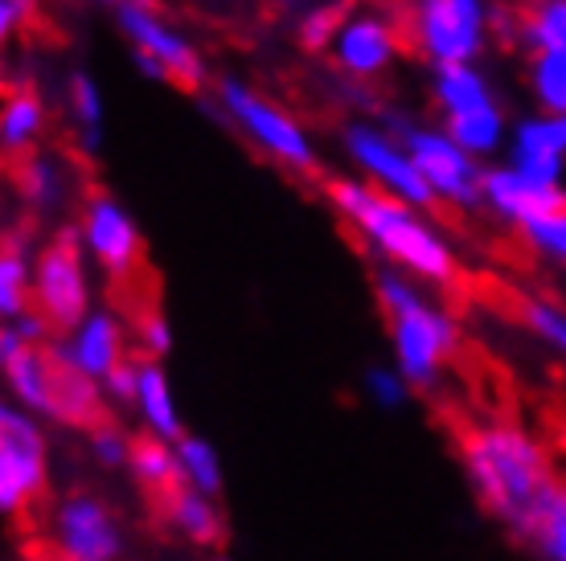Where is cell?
<instances>
[{
    "label": "cell",
    "mask_w": 566,
    "mask_h": 561,
    "mask_svg": "<svg viewBox=\"0 0 566 561\" xmlns=\"http://www.w3.org/2000/svg\"><path fill=\"white\" fill-rule=\"evenodd\" d=\"M439 419L448 426V435L455 438V447L464 451V459L472 464V476L481 484L484 500L496 512L517 520L525 533L538 537L542 512H546V500H551L554 488L538 451L530 447L510 422L481 426L452 402H439Z\"/></svg>",
    "instance_id": "6da1fadb"
},
{
    "label": "cell",
    "mask_w": 566,
    "mask_h": 561,
    "mask_svg": "<svg viewBox=\"0 0 566 561\" xmlns=\"http://www.w3.org/2000/svg\"><path fill=\"white\" fill-rule=\"evenodd\" d=\"M328 193L337 197L340 210L349 213L354 222L366 225L386 251L398 254L402 263H411L415 271H423V275L443 283V295H452L455 311L468 308V299H472V275H464V271L455 267L452 258H448V251H439L436 242L427 239L423 230L407 218V210L398 201H390L382 189H369L366 193V189H354V184H340V181L328 184Z\"/></svg>",
    "instance_id": "7a4b0ae2"
},
{
    "label": "cell",
    "mask_w": 566,
    "mask_h": 561,
    "mask_svg": "<svg viewBox=\"0 0 566 561\" xmlns=\"http://www.w3.org/2000/svg\"><path fill=\"white\" fill-rule=\"evenodd\" d=\"M4 366L13 373L17 390L25 393L33 406L50 410V414H57V419L71 422V426H83L95 438L112 435V419L99 406L91 381L54 345H42V349L21 345L17 349V337H4Z\"/></svg>",
    "instance_id": "3957f363"
},
{
    "label": "cell",
    "mask_w": 566,
    "mask_h": 561,
    "mask_svg": "<svg viewBox=\"0 0 566 561\" xmlns=\"http://www.w3.org/2000/svg\"><path fill=\"white\" fill-rule=\"evenodd\" d=\"M0 500L25 520H33V505L42 500V443L17 414L0 419Z\"/></svg>",
    "instance_id": "277c9868"
},
{
    "label": "cell",
    "mask_w": 566,
    "mask_h": 561,
    "mask_svg": "<svg viewBox=\"0 0 566 561\" xmlns=\"http://www.w3.org/2000/svg\"><path fill=\"white\" fill-rule=\"evenodd\" d=\"M382 299H386V311H390V324H395V337H398V349H402L407 373H411V378H431L436 361L448 357L455 345L452 328L443 320H436V316H427L398 283H386Z\"/></svg>",
    "instance_id": "5b68a950"
},
{
    "label": "cell",
    "mask_w": 566,
    "mask_h": 561,
    "mask_svg": "<svg viewBox=\"0 0 566 561\" xmlns=\"http://www.w3.org/2000/svg\"><path fill=\"white\" fill-rule=\"evenodd\" d=\"M83 275H78V242L74 234H62L57 246L42 258V279H38V299L33 308L42 316V328L50 337L71 332L83 316Z\"/></svg>",
    "instance_id": "8992f818"
},
{
    "label": "cell",
    "mask_w": 566,
    "mask_h": 561,
    "mask_svg": "<svg viewBox=\"0 0 566 561\" xmlns=\"http://www.w3.org/2000/svg\"><path fill=\"white\" fill-rule=\"evenodd\" d=\"M448 357H452L455 373L468 381V390H472V398H476V406L489 410L496 422H510L513 419V385H510V378H505V369L496 366V361H489L481 349L464 345V340H455Z\"/></svg>",
    "instance_id": "52a82bcc"
},
{
    "label": "cell",
    "mask_w": 566,
    "mask_h": 561,
    "mask_svg": "<svg viewBox=\"0 0 566 561\" xmlns=\"http://www.w3.org/2000/svg\"><path fill=\"white\" fill-rule=\"evenodd\" d=\"M427 45L443 62H460L476 50V4L472 0H427Z\"/></svg>",
    "instance_id": "ba28073f"
},
{
    "label": "cell",
    "mask_w": 566,
    "mask_h": 561,
    "mask_svg": "<svg viewBox=\"0 0 566 561\" xmlns=\"http://www.w3.org/2000/svg\"><path fill=\"white\" fill-rule=\"evenodd\" d=\"M354 148H357V156L366 160L369 169L378 172L386 184H395V189H402L407 197H415L419 205H431V210L443 218V222H452V225H460V218H455V210L452 205H443V201H436V193H431V184H427V177H423V169H415V165H407L402 156H395L386 144H378L374 136H366V131H354Z\"/></svg>",
    "instance_id": "9c48e42d"
},
{
    "label": "cell",
    "mask_w": 566,
    "mask_h": 561,
    "mask_svg": "<svg viewBox=\"0 0 566 561\" xmlns=\"http://www.w3.org/2000/svg\"><path fill=\"white\" fill-rule=\"evenodd\" d=\"M489 193L496 197L501 210L517 213L525 222H538V218H558L566 213V197L558 189H551V181H538V177H525V172H496L489 177Z\"/></svg>",
    "instance_id": "30bf717a"
},
{
    "label": "cell",
    "mask_w": 566,
    "mask_h": 561,
    "mask_svg": "<svg viewBox=\"0 0 566 561\" xmlns=\"http://www.w3.org/2000/svg\"><path fill=\"white\" fill-rule=\"evenodd\" d=\"M124 25H128L132 33L140 38L144 50L165 66V78H172V86H181V91H193V86H198V62H193V54H189L177 38H169L144 9L124 4Z\"/></svg>",
    "instance_id": "8fae6325"
},
{
    "label": "cell",
    "mask_w": 566,
    "mask_h": 561,
    "mask_svg": "<svg viewBox=\"0 0 566 561\" xmlns=\"http://www.w3.org/2000/svg\"><path fill=\"white\" fill-rule=\"evenodd\" d=\"M91 246L99 251V258L112 271L132 267V263L144 254L136 230L128 225V218H124V213H115L112 205H103V201L95 205V213H91Z\"/></svg>",
    "instance_id": "7c38bea8"
},
{
    "label": "cell",
    "mask_w": 566,
    "mask_h": 561,
    "mask_svg": "<svg viewBox=\"0 0 566 561\" xmlns=\"http://www.w3.org/2000/svg\"><path fill=\"white\" fill-rule=\"evenodd\" d=\"M415 156H419V169L431 184H439L455 201H472V184H468V165L464 156L455 152L452 144L431 140V136H415Z\"/></svg>",
    "instance_id": "4fadbf2b"
},
{
    "label": "cell",
    "mask_w": 566,
    "mask_h": 561,
    "mask_svg": "<svg viewBox=\"0 0 566 561\" xmlns=\"http://www.w3.org/2000/svg\"><path fill=\"white\" fill-rule=\"evenodd\" d=\"M62 546H66L71 558H112L115 533L107 529L99 508L71 505L62 512Z\"/></svg>",
    "instance_id": "5bb4252c"
},
{
    "label": "cell",
    "mask_w": 566,
    "mask_h": 561,
    "mask_svg": "<svg viewBox=\"0 0 566 561\" xmlns=\"http://www.w3.org/2000/svg\"><path fill=\"white\" fill-rule=\"evenodd\" d=\"M227 98H230V107H234V112H239L242 119H247V124L255 127L259 136H263V140H268L271 148H275V152H283L287 160H300V165H308L304 140H300V131L292 124H287V119H280L275 112H268V107H263V103H255V98H247L239 91V86H230Z\"/></svg>",
    "instance_id": "9a60e30c"
},
{
    "label": "cell",
    "mask_w": 566,
    "mask_h": 561,
    "mask_svg": "<svg viewBox=\"0 0 566 561\" xmlns=\"http://www.w3.org/2000/svg\"><path fill=\"white\" fill-rule=\"evenodd\" d=\"M390 29L374 25V21H361V25L345 29V38H340V57H345V66H354V71H378L390 54Z\"/></svg>",
    "instance_id": "2e32d148"
},
{
    "label": "cell",
    "mask_w": 566,
    "mask_h": 561,
    "mask_svg": "<svg viewBox=\"0 0 566 561\" xmlns=\"http://www.w3.org/2000/svg\"><path fill=\"white\" fill-rule=\"evenodd\" d=\"M472 299H481L489 311L505 316V320H517V324H530V316H534V304H530L513 283H501V279H493V275H472Z\"/></svg>",
    "instance_id": "e0dca14e"
},
{
    "label": "cell",
    "mask_w": 566,
    "mask_h": 561,
    "mask_svg": "<svg viewBox=\"0 0 566 561\" xmlns=\"http://www.w3.org/2000/svg\"><path fill=\"white\" fill-rule=\"evenodd\" d=\"M78 361H83V369H91V373H112V369L119 366V337H115L112 320H95L86 328Z\"/></svg>",
    "instance_id": "ac0fdd59"
},
{
    "label": "cell",
    "mask_w": 566,
    "mask_h": 561,
    "mask_svg": "<svg viewBox=\"0 0 566 561\" xmlns=\"http://www.w3.org/2000/svg\"><path fill=\"white\" fill-rule=\"evenodd\" d=\"M455 119H452V136L464 148H489V144L496 140V115H493V107L489 103H481V107H468V112H452Z\"/></svg>",
    "instance_id": "d6986e66"
},
{
    "label": "cell",
    "mask_w": 566,
    "mask_h": 561,
    "mask_svg": "<svg viewBox=\"0 0 566 561\" xmlns=\"http://www.w3.org/2000/svg\"><path fill=\"white\" fill-rule=\"evenodd\" d=\"M140 398H144V406H148V419L156 422V431H160V435H169V438L181 435V426H177V419H172L165 378H160L156 369H144L140 373Z\"/></svg>",
    "instance_id": "ffe728a7"
},
{
    "label": "cell",
    "mask_w": 566,
    "mask_h": 561,
    "mask_svg": "<svg viewBox=\"0 0 566 561\" xmlns=\"http://www.w3.org/2000/svg\"><path fill=\"white\" fill-rule=\"evenodd\" d=\"M4 95H9L4 136H9V144H21L33 131V124H38V98H33V91H17V86H9Z\"/></svg>",
    "instance_id": "44dd1931"
},
{
    "label": "cell",
    "mask_w": 566,
    "mask_h": 561,
    "mask_svg": "<svg viewBox=\"0 0 566 561\" xmlns=\"http://www.w3.org/2000/svg\"><path fill=\"white\" fill-rule=\"evenodd\" d=\"M443 103L452 107V112H468V107H481L484 103V91L481 83L472 78L468 71H460V66H443Z\"/></svg>",
    "instance_id": "7402d4cb"
},
{
    "label": "cell",
    "mask_w": 566,
    "mask_h": 561,
    "mask_svg": "<svg viewBox=\"0 0 566 561\" xmlns=\"http://www.w3.org/2000/svg\"><path fill=\"white\" fill-rule=\"evenodd\" d=\"M177 520L185 525V533L193 537V541H201V546H213V541H222V529H218L213 512L201 505V500H193V496H185V500H181V512H177Z\"/></svg>",
    "instance_id": "603a6c76"
},
{
    "label": "cell",
    "mask_w": 566,
    "mask_h": 561,
    "mask_svg": "<svg viewBox=\"0 0 566 561\" xmlns=\"http://www.w3.org/2000/svg\"><path fill=\"white\" fill-rule=\"evenodd\" d=\"M538 86H542L546 107H554L558 115H566V54H554L551 50V57H542Z\"/></svg>",
    "instance_id": "cb8c5ba5"
},
{
    "label": "cell",
    "mask_w": 566,
    "mask_h": 561,
    "mask_svg": "<svg viewBox=\"0 0 566 561\" xmlns=\"http://www.w3.org/2000/svg\"><path fill=\"white\" fill-rule=\"evenodd\" d=\"M530 29L538 33V42L554 54H566V4H551L542 13L530 17Z\"/></svg>",
    "instance_id": "d4e9b609"
},
{
    "label": "cell",
    "mask_w": 566,
    "mask_h": 561,
    "mask_svg": "<svg viewBox=\"0 0 566 561\" xmlns=\"http://www.w3.org/2000/svg\"><path fill=\"white\" fill-rule=\"evenodd\" d=\"M181 464L189 476L198 479V488H218V464H213L210 447H201V443H181Z\"/></svg>",
    "instance_id": "484cf974"
},
{
    "label": "cell",
    "mask_w": 566,
    "mask_h": 561,
    "mask_svg": "<svg viewBox=\"0 0 566 561\" xmlns=\"http://www.w3.org/2000/svg\"><path fill=\"white\" fill-rule=\"evenodd\" d=\"M554 169H558V148H546V144H522V172L525 177L551 181Z\"/></svg>",
    "instance_id": "4316f807"
},
{
    "label": "cell",
    "mask_w": 566,
    "mask_h": 561,
    "mask_svg": "<svg viewBox=\"0 0 566 561\" xmlns=\"http://www.w3.org/2000/svg\"><path fill=\"white\" fill-rule=\"evenodd\" d=\"M345 13H349V4H333V9H325V13L312 17L308 25H304V45H308V50H321V45L328 42V33L337 29V21Z\"/></svg>",
    "instance_id": "83f0119b"
},
{
    "label": "cell",
    "mask_w": 566,
    "mask_h": 561,
    "mask_svg": "<svg viewBox=\"0 0 566 561\" xmlns=\"http://www.w3.org/2000/svg\"><path fill=\"white\" fill-rule=\"evenodd\" d=\"M0 304L4 311H21V263H17V254L9 251L4 254V271H0Z\"/></svg>",
    "instance_id": "f1b7e54d"
},
{
    "label": "cell",
    "mask_w": 566,
    "mask_h": 561,
    "mask_svg": "<svg viewBox=\"0 0 566 561\" xmlns=\"http://www.w3.org/2000/svg\"><path fill=\"white\" fill-rule=\"evenodd\" d=\"M530 230H534V239L546 242L551 251L566 254V213H558V218H538V222H530Z\"/></svg>",
    "instance_id": "f546056e"
},
{
    "label": "cell",
    "mask_w": 566,
    "mask_h": 561,
    "mask_svg": "<svg viewBox=\"0 0 566 561\" xmlns=\"http://www.w3.org/2000/svg\"><path fill=\"white\" fill-rule=\"evenodd\" d=\"M496 254H501V258H510V263H517V267H530V251H525V239L496 242Z\"/></svg>",
    "instance_id": "4dcf8cb0"
},
{
    "label": "cell",
    "mask_w": 566,
    "mask_h": 561,
    "mask_svg": "<svg viewBox=\"0 0 566 561\" xmlns=\"http://www.w3.org/2000/svg\"><path fill=\"white\" fill-rule=\"evenodd\" d=\"M74 95H78V107H83L86 119H95V95H91V86L78 83V91H74Z\"/></svg>",
    "instance_id": "1f68e13d"
}]
</instances>
